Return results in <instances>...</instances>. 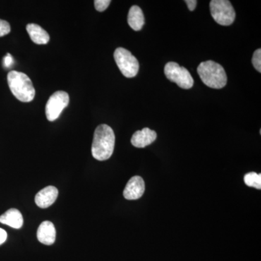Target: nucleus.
<instances>
[{"mask_svg":"<svg viewBox=\"0 0 261 261\" xmlns=\"http://www.w3.org/2000/svg\"><path fill=\"white\" fill-rule=\"evenodd\" d=\"M114 132L111 126L101 124L94 130L93 142L92 146V154L94 159L103 161L112 156L114 150Z\"/></svg>","mask_w":261,"mask_h":261,"instance_id":"obj_1","label":"nucleus"},{"mask_svg":"<svg viewBox=\"0 0 261 261\" xmlns=\"http://www.w3.org/2000/svg\"><path fill=\"white\" fill-rule=\"evenodd\" d=\"M8 83L10 91L18 100L32 102L35 97V89L31 79L22 72L10 71L8 74Z\"/></svg>","mask_w":261,"mask_h":261,"instance_id":"obj_2","label":"nucleus"},{"mask_svg":"<svg viewBox=\"0 0 261 261\" xmlns=\"http://www.w3.org/2000/svg\"><path fill=\"white\" fill-rule=\"evenodd\" d=\"M197 73L202 82L211 88L222 89L227 83V75L224 68L216 62H202L197 68Z\"/></svg>","mask_w":261,"mask_h":261,"instance_id":"obj_3","label":"nucleus"},{"mask_svg":"<svg viewBox=\"0 0 261 261\" xmlns=\"http://www.w3.org/2000/svg\"><path fill=\"white\" fill-rule=\"evenodd\" d=\"M114 59L122 74L126 78H134L138 73L140 64L130 51L124 48H117L114 53Z\"/></svg>","mask_w":261,"mask_h":261,"instance_id":"obj_4","label":"nucleus"},{"mask_svg":"<svg viewBox=\"0 0 261 261\" xmlns=\"http://www.w3.org/2000/svg\"><path fill=\"white\" fill-rule=\"evenodd\" d=\"M211 15L216 23L221 25H229L234 21L236 13L228 0H212L210 3Z\"/></svg>","mask_w":261,"mask_h":261,"instance_id":"obj_5","label":"nucleus"},{"mask_svg":"<svg viewBox=\"0 0 261 261\" xmlns=\"http://www.w3.org/2000/svg\"><path fill=\"white\" fill-rule=\"evenodd\" d=\"M164 73L168 80L174 82L182 89H191L194 85V80L187 68L180 66L174 62H169L166 65Z\"/></svg>","mask_w":261,"mask_h":261,"instance_id":"obj_6","label":"nucleus"},{"mask_svg":"<svg viewBox=\"0 0 261 261\" xmlns=\"http://www.w3.org/2000/svg\"><path fill=\"white\" fill-rule=\"evenodd\" d=\"M69 103V95L63 91L55 92L48 99L46 105V116L48 121H54L61 116L62 111Z\"/></svg>","mask_w":261,"mask_h":261,"instance_id":"obj_7","label":"nucleus"},{"mask_svg":"<svg viewBox=\"0 0 261 261\" xmlns=\"http://www.w3.org/2000/svg\"><path fill=\"white\" fill-rule=\"evenodd\" d=\"M145 190V184L143 178L138 176H134L127 183L123 190V197L128 200H138L142 197Z\"/></svg>","mask_w":261,"mask_h":261,"instance_id":"obj_8","label":"nucleus"},{"mask_svg":"<svg viewBox=\"0 0 261 261\" xmlns=\"http://www.w3.org/2000/svg\"><path fill=\"white\" fill-rule=\"evenodd\" d=\"M58 196V189L53 186H48L38 192L35 197V202L38 207L47 208L56 202Z\"/></svg>","mask_w":261,"mask_h":261,"instance_id":"obj_9","label":"nucleus"},{"mask_svg":"<svg viewBox=\"0 0 261 261\" xmlns=\"http://www.w3.org/2000/svg\"><path fill=\"white\" fill-rule=\"evenodd\" d=\"M157 138V134L153 130L149 129V128H145L141 130H137L133 136H132V145L137 147V148H144L147 147Z\"/></svg>","mask_w":261,"mask_h":261,"instance_id":"obj_10","label":"nucleus"},{"mask_svg":"<svg viewBox=\"0 0 261 261\" xmlns=\"http://www.w3.org/2000/svg\"><path fill=\"white\" fill-rule=\"evenodd\" d=\"M56 231L54 224L50 221H44L37 231L38 240L46 245H51L56 241Z\"/></svg>","mask_w":261,"mask_h":261,"instance_id":"obj_11","label":"nucleus"},{"mask_svg":"<svg viewBox=\"0 0 261 261\" xmlns=\"http://www.w3.org/2000/svg\"><path fill=\"white\" fill-rule=\"evenodd\" d=\"M0 223L19 229L23 224V216L17 209L11 208L0 216Z\"/></svg>","mask_w":261,"mask_h":261,"instance_id":"obj_12","label":"nucleus"},{"mask_svg":"<svg viewBox=\"0 0 261 261\" xmlns=\"http://www.w3.org/2000/svg\"><path fill=\"white\" fill-rule=\"evenodd\" d=\"M27 31L31 39L35 44H47L49 42V34L37 24H28L27 25Z\"/></svg>","mask_w":261,"mask_h":261,"instance_id":"obj_13","label":"nucleus"},{"mask_svg":"<svg viewBox=\"0 0 261 261\" xmlns=\"http://www.w3.org/2000/svg\"><path fill=\"white\" fill-rule=\"evenodd\" d=\"M128 23L133 30L140 31L145 25L143 12L139 6L134 5L130 8L128 15Z\"/></svg>","mask_w":261,"mask_h":261,"instance_id":"obj_14","label":"nucleus"},{"mask_svg":"<svg viewBox=\"0 0 261 261\" xmlns=\"http://www.w3.org/2000/svg\"><path fill=\"white\" fill-rule=\"evenodd\" d=\"M245 185L247 186L254 187L257 190L261 189V174L255 172H250L247 173L244 177Z\"/></svg>","mask_w":261,"mask_h":261,"instance_id":"obj_15","label":"nucleus"},{"mask_svg":"<svg viewBox=\"0 0 261 261\" xmlns=\"http://www.w3.org/2000/svg\"><path fill=\"white\" fill-rule=\"evenodd\" d=\"M252 63L255 69L258 72H261V49H257L254 53L252 57Z\"/></svg>","mask_w":261,"mask_h":261,"instance_id":"obj_16","label":"nucleus"},{"mask_svg":"<svg viewBox=\"0 0 261 261\" xmlns=\"http://www.w3.org/2000/svg\"><path fill=\"white\" fill-rule=\"evenodd\" d=\"M111 3V0H95L94 1V7H95L97 11L103 12L107 9Z\"/></svg>","mask_w":261,"mask_h":261,"instance_id":"obj_17","label":"nucleus"},{"mask_svg":"<svg viewBox=\"0 0 261 261\" xmlns=\"http://www.w3.org/2000/svg\"><path fill=\"white\" fill-rule=\"evenodd\" d=\"M10 25L6 20L0 19V37L8 35L10 32Z\"/></svg>","mask_w":261,"mask_h":261,"instance_id":"obj_18","label":"nucleus"},{"mask_svg":"<svg viewBox=\"0 0 261 261\" xmlns=\"http://www.w3.org/2000/svg\"><path fill=\"white\" fill-rule=\"evenodd\" d=\"M3 63H4V65L6 68H10L13 64V58L11 55L9 53L7 54V56L4 58V60H3Z\"/></svg>","mask_w":261,"mask_h":261,"instance_id":"obj_19","label":"nucleus"},{"mask_svg":"<svg viewBox=\"0 0 261 261\" xmlns=\"http://www.w3.org/2000/svg\"><path fill=\"white\" fill-rule=\"evenodd\" d=\"M187 5V7H188L189 10L190 11H193L195 10L196 8V5H197V2L196 0H186L185 1Z\"/></svg>","mask_w":261,"mask_h":261,"instance_id":"obj_20","label":"nucleus"},{"mask_svg":"<svg viewBox=\"0 0 261 261\" xmlns=\"http://www.w3.org/2000/svg\"><path fill=\"white\" fill-rule=\"evenodd\" d=\"M8 238V233L3 228H0V245H3Z\"/></svg>","mask_w":261,"mask_h":261,"instance_id":"obj_21","label":"nucleus"}]
</instances>
